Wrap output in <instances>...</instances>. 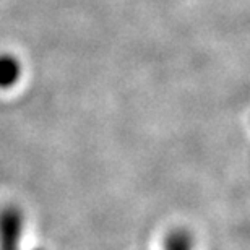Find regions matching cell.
<instances>
[{
	"label": "cell",
	"instance_id": "cell-1",
	"mask_svg": "<svg viewBox=\"0 0 250 250\" xmlns=\"http://www.w3.org/2000/svg\"><path fill=\"white\" fill-rule=\"evenodd\" d=\"M23 219L17 208H7L0 213V250H18Z\"/></svg>",
	"mask_w": 250,
	"mask_h": 250
},
{
	"label": "cell",
	"instance_id": "cell-2",
	"mask_svg": "<svg viewBox=\"0 0 250 250\" xmlns=\"http://www.w3.org/2000/svg\"><path fill=\"white\" fill-rule=\"evenodd\" d=\"M21 77V65L13 56H0V88H10Z\"/></svg>",
	"mask_w": 250,
	"mask_h": 250
},
{
	"label": "cell",
	"instance_id": "cell-3",
	"mask_svg": "<svg viewBox=\"0 0 250 250\" xmlns=\"http://www.w3.org/2000/svg\"><path fill=\"white\" fill-rule=\"evenodd\" d=\"M192 236L187 231H184V229H177V231L169 234L164 250H192Z\"/></svg>",
	"mask_w": 250,
	"mask_h": 250
}]
</instances>
